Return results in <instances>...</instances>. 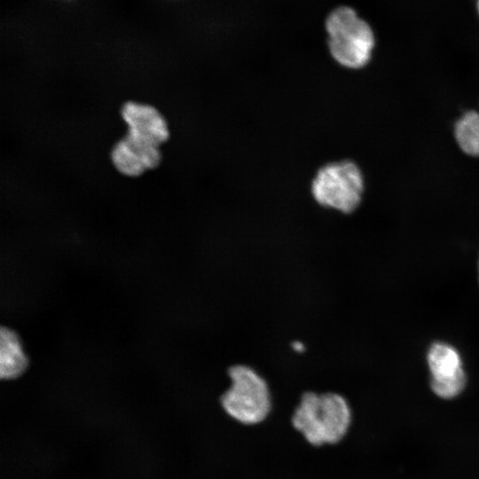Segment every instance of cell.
Listing matches in <instances>:
<instances>
[{
  "mask_svg": "<svg viewBox=\"0 0 479 479\" xmlns=\"http://www.w3.org/2000/svg\"><path fill=\"white\" fill-rule=\"evenodd\" d=\"M122 115L128 133L114 145L112 160L122 174L137 177L159 165V146L169 138V129L163 116L149 105L128 102Z\"/></svg>",
  "mask_w": 479,
  "mask_h": 479,
  "instance_id": "1",
  "label": "cell"
},
{
  "mask_svg": "<svg viewBox=\"0 0 479 479\" xmlns=\"http://www.w3.org/2000/svg\"><path fill=\"white\" fill-rule=\"evenodd\" d=\"M350 421L347 400L335 392H304L292 415L294 428L314 446L340 442Z\"/></svg>",
  "mask_w": 479,
  "mask_h": 479,
  "instance_id": "2",
  "label": "cell"
},
{
  "mask_svg": "<svg viewBox=\"0 0 479 479\" xmlns=\"http://www.w3.org/2000/svg\"><path fill=\"white\" fill-rule=\"evenodd\" d=\"M427 363L431 378H448L464 372L459 352L446 342H435L428 349Z\"/></svg>",
  "mask_w": 479,
  "mask_h": 479,
  "instance_id": "7",
  "label": "cell"
},
{
  "mask_svg": "<svg viewBox=\"0 0 479 479\" xmlns=\"http://www.w3.org/2000/svg\"><path fill=\"white\" fill-rule=\"evenodd\" d=\"M326 27L330 54L340 66L359 69L369 63L375 36L370 25L354 9H335L328 16Z\"/></svg>",
  "mask_w": 479,
  "mask_h": 479,
  "instance_id": "4",
  "label": "cell"
},
{
  "mask_svg": "<svg viewBox=\"0 0 479 479\" xmlns=\"http://www.w3.org/2000/svg\"><path fill=\"white\" fill-rule=\"evenodd\" d=\"M27 366V358L23 352L17 334L8 328H2L0 337V374L3 379H12L20 375Z\"/></svg>",
  "mask_w": 479,
  "mask_h": 479,
  "instance_id": "6",
  "label": "cell"
},
{
  "mask_svg": "<svg viewBox=\"0 0 479 479\" xmlns=\"http://www.w3.org/2000/svg\"><path fill=\"white\" fill-rule=\"evenodd\" d=\"M454 137L463 153L479 157V113H464L454 125Z\"/></svg>",
  "mask_w": 479,
  "mask_h": 479,
  "instance_id": "8",
  "label": "cell"
},
{
  "mask_svg": "<svg viewBox=\"0 0 479 479\" xmlns=\"http://www.w3.org/2000/svg\"><path fill=\"white\" fill-rule=\"evenodd\" d=\"M227 376L230 385L220 397L224 412L247 425L264 420L271 409V395L263 374L247 364L237 363L228 367Z\"/></svg>",
  "mask_w": 479,
  "mask_h": 479,
  "instance_id": "3",
  "label": "cell"
},
{
  "mask_svg": "<svg viewBox=\"0 0 479 479\" xmlns=\"http://www.w3.org/2000/svg\"><path fill=\"white\" fill-rule=\"evenodd\" d=\"M476 9H477V12L479 14V0L476 1Z\"/></svg>",
  "mask_w": 479,
  "mask_h": 479,
  "instance_id": "10",
  "label": "cell"
},
{
  "mask_svg": "<svg viewBox=\"0 0 479 479\" xmlns=\"http://www.w3.org/2000/svg\"><path fill=\"white\" fill-rule=\"evenodd\" d=\"M365 180L352 161L328 162L316 172L310 185L313 200L320 207L349 215L361 204Z\"/></svg>",
  "mask_w": 479,
  "mask_h": 479,
  "instance_id": "5",
  "label": "cell"
},
{
  "mask_svg": "<svg viewBox=\"0 0 479 479\" xmlns=\"http://www.w3.org/2000/svg\"><path fill=\"white\" fill-rule=\"evenodd\" d=\"M465 372L448 378H431V389L438 397L450 399L461 393L466 386Z\"/></svg>",
  "mask_w": 479,
  "mask_h": 479,
  "instance_id": "9",
  "label": "cell"
}]
</instances>
